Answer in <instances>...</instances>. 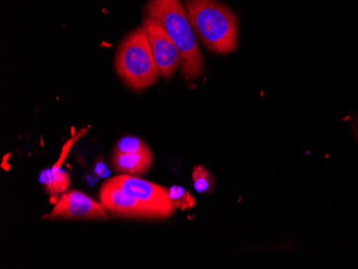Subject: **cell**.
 I'll return each mask as SVG.
<instances>
[{
    "mask_svg": "<svg viewBox=\"0 0 358 269\" xmlns=\"http://www.w3.org/2000/svg\"><path fill=\"white\" fill-rule=\"evenodd\" d=\"M143 28L148 35L152 56L161 76L168 81L182 66V56L164 28L155 20L146 17L143 21Z\"/></svg>",
    "mask_w": 358,
    "mask_h": 269,
    "instance_id": "5",
    "label": "cell"
},
{
    "mask_svg": "<svg viewBox=\"0 0 358 269\" xmlns=\"http://www.w3.org/2000/svg\"><path fill=\"white\" fill-rule=\"evenodd\" d=\"M108 182L146 205L158 220L170 218L176 210L169 194V189L160 184L124 174L110 178Z\"/></svg>",
    "mask_w": 358,
    "mask_h": 269,
    "instance_id": "4",
    "label": "cell"
},
{
    "mask_svg": "<svg viewBox=\"0 0 358 269\" xmlns=\"http://www.w3.org/2000/svg\"><path fill=\"white\" fill-rule=\"evenodd\" d=\"M193 187L199 194H209L214 191L216 182L214 176L203 166H196L193 168L192 172Z\"/></svg>",
    "mask_w": 358,
    "mask_h": 269,
    "instance_id": "9",
    "label": "cell"
},
{
    "mask_svg": "<svg viewBox=\"0 0 358 269\" xmlns=\"http://www.w3.org/2000/svg\"><path fill=\"white\" fill-rule=\"evenodd\" d=\"M154 163V156L152 150L136 152V154H120L114 152L113 154V166L117 172L124 175L138 176L144 175Z\"/></svg>",
    "mask_w": 358,
    "mask_h": 269,
    "instance_id": "8",
    "label": "cell"
},
{
    "mask_svg": "<svg viewBox=\"0 0 358 269\" xmlns=\"http://www.w3.org/2000/svg\"><path fill=\"white\" fill-rule=\"evenodd\" d=\"M146 17L164 28L182 56V73L186 80H196L204 70V58L196 35L180 0H148Z\"/></svg>",
    "mask_w": 358,
    "mask_h": 269,
    "instance_id": "1",
    "label": "cell"
},
{
    "mask_svg": "<svg viewBox=\"0 0 358 269\" xmlns=\"http://www.w3.org/2000/svg\"><path fill=\"white\" fill-rule=\"evenodd\" d=\"M148 150H150L148 144L141 138H136V136H124L116 143L114 152L136 154V152H144Z\"/></svg>",
    "mask_w": 358,
    "mask_h": 269,
    "instance_id": "11",
    "label": "cell"
},
{
    "mask_svg": "<svg viewBox=\"0 0 358 269\" xmlns=\"http://www.w3.org/2000/svg\"><path fill=\"white\" fill-rule=\"evenodd\" d=\"M83 134V132H80V133L76 134V136H72L69 140H68L67 144L64 146L62 148V154H60L59 159L58 161L54 164L53 168L51 170H48L45 174V180H44V184H45L46 189L50 188L52 184V182H53L54 178L57 176L58 172L62 170V164L64 163V160L68 157V154H69L70 150H71L72 146L74 145V143H76V140H78L80 136Z\"/></svg>",
    "mask_w": 358,
    "mask_h": 269,
    "instance_id": "12",
    "label": "cell"
},
{
    "mask_svg": "<svg viewBox=\"0 0 358 269\" xmlns=\"http://www.w3.org/2000/svg\"><path fill=\"white\" fill-rule=\"evenodd\" d=\"M108 218V212L101 203L92 200L78 190H72L62 194L52 212L48 214V219L103 220Z\"/></svg>",
    "mask_w": 358,
    "mask_h": 269,
    "instance_id": "6",
    "label": "cell"
},
{
    "mask_svg": "<svg viewBox=\"0 0 358 269\" xmlns=\"http://www.w3.org/2000/svg\"><path fill=\"white\" fill-rule=\"evenodd\" d=\"M186 11L195 35L209 51L229 54L236 50L238 24L230 8L217 0H186Z\"/></svg>",
    "mask_w": 358,
    "mask_h": 269,
    "instance_id": "2",
    "label": "cell"
},
{
    "mask_svg": "<svg viewBox=\"0 0 358 269\" xmlns=\"http://www.w3.org/2000/svg\"><path fill=\"white\" fill-rule=\"evenodd\" d=\"M171 200L175 208L179 210H191L194 208L196 201L192 194L182 187L173 186L169 189Z\"/></svg>",
    "mask_w": 358,
    "mask_h": 269,
    "instance_id": "10",
    "label": "cell"
},
{
    "mask_svg": "<svg viewBox=\"0 0 358 269\" xmlns=\"http://www.w3.org/2000/svg\"><path fill=\"white\" fill-rule=\"evenodd\" d=\"M100 203L106 212L120 218L148 219L158 220L156 215L138 198L129 196L122 189L106 180L99 194Z\"/></svg>",
    "mask_w": 358,
    "mask_h": 269,
    "instance_id": "7",
    "label": "cell"
},
{
    "mask_svg": "<svg viewBox=\"0 0 358 269\" xmlns=\"http://www.w3.org/2000/svg\"><path fill=\"white\" fill-rule=\"evenodd\" d=\"M115 68L124 83L136 92L146 89L158 81L160 71L143 26L132 30L122 40L116 54Z\"/></svg>",
    "mask_w": 358,
    "mask_h": 269,
    "instance_id": "3",
    "label": "cell"
}]
</instances>
